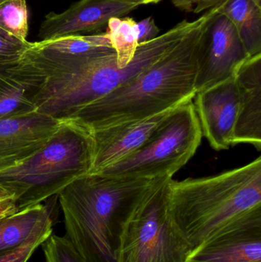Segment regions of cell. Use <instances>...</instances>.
Here are the masks:
<instances>
[{
    "instance_id": "1",
    "label": "cell",
    "mask_w": 261,
    "mask_h": 262,
    "mask_svg": "<svg viewBox=\"0 0 261 262\" xmlns=\"http://www.w3.org/2000/svg\"><path fill=\"white\" fill-rule=\"evenodd\" d=\"M165 54L163 44L153 39L139 45L130 64L121 68L114 50L64 55L30 44L18 64L35 84L29 95L35 112L58 121L82 123L98 101Z\"/></svg>"
},
{
    "instance_id": "3",
    "label": "cell",
    "mask_w": 261,
    "mask_h": 262,
    "mask_svg": "<svg viewBox=\"0 0 261 262\" xmlns=\"http://www.w3.org/2000/svg\"><path fill=\"white\" fill-rule=\"evenodd\" d=\"M218 12L219 6L208 9L167 55L98 101L82 124L99 130L141 121L193 100L204 35Z\"/></svg>"
},
{
    "instance_id": "10",
    "label": "cell",
    "mask_w": 261,
    "mask_h": 262,
    "mask_svg": "<svg viewBox=\"0 0 261 262\" xmlns=\"http://www.w3.org/2000/svg\"><path fill=\"white\" fill-rule=\"evenodd\" d=\"M139 7L116 0H81L61 13L48 14L39 28L41 41L96 32L112 18H121Z\"/></svg>"
},
{
    "instance_id": "17",
    "label": "cell",
    "mask_w": 261,
    "mask_h": 262,
    "mask_svg": "<svg viewBox=\"0 0 261 262\" xmlns=\"http://www.w3.org/2000/svg\"><path fill=\"white\" fill-rule=\"evenodd\" d=\"M49 219H52L50 207L40 203L0 220V252L21 246Z\"/></svg>"
},
{
    "instance_id": "15",
    "label": "cell",
    "mask_w": 261,
    "mask_h": 262,
    "mask_svg": "<svg viewBox=\"0 0 261 262\" xmlns=\"http://www.w3.org/2000/svg\"><path fill=\"white\" fill-rule=\"evenodd\" d=\"M17 63L0 70V120L35 113L29 98L35 84Z\"/></svg>"
},
{
    "instance_id": "16",
    "label": "cell",
    "mask_w": 261,
    "mask_h": 262,
    "mask_svg": "<svg viewBox=\"0 0 261 262\" xmlns=\"http://www.w3.org/2000/svg\"><path fill=\"white\" fill-rule=\"evenodd\" d=\"M219 13L232 23L250 56L261 54V8L252 0H225Z\"/></svg>"
},
{
    "instance_id": "8",
    "label": "cell",
    "mask_w": 261,
    "mask_h": 262,
    "mask_svg": "<svg viewBox=\"0 0 261 262\" xmlns=\"http://www.w3.org/2000/svg\"><path fill=\"white\" fill-rule=\"evenodd\" d=\"M250 57L234 25L218 12L208 24L202 41L196 93L234 78Z\"/></svg>"
},
{
    "instance_id": "22",
    "label": "cell",
    "mask_w": 261,
    "mask_h": 262,
    "mask_svg": "<svg viewBox=\"0 0 261 262\" xmlns=\"http://www.w3.org/2000/svg\"><path fill=\"white\" fill-rule=\"evenodd\" d=\"M31 42L21 41L0 28V64L9 66L21 59Z\"/></svg>"
},
{
    "instance_id": "28",
    "label": "cell",
    "mask_w": 261,
    "mask_h": 262,
    "mask_svg": "<svg viewBox=\"0 0 261 262\" xmlns=\"http://www.w3.org/2000/svg\"><path fill=\"white\" fill-rule=\"evenodd\" d=\"M252 1L254 2V3H255L257 6L261 8V0H252Z\"/></svg>"
},
{
    "instance_id": "6",
    "label": "cell",
    "mask_w": 261,
    "mask_h": 262,
    "mask_svg": "<svg viewBox=\"0 0 261 262\" xmlns=\"http://www.w3.org/2000/svg\"><path fill=\"white\" fill-rule=\"evenodd\" d=\"M172 177L156 181L123 223L117 262H185L192 249L173 226L169 212Z\"/></svg>"
},
{
    "instance_id": "20",
    "label": "cell",
    "mask_w": 261,
    "mask_h": 262,
    "mask_svg": "<svg viewBox=\"0 0 261 262\" xmlns=\"http://www.w3.org/2000/svg\"><path fill=\"white\" fill-rule=\"evenodd\" d=\"M53 232L52 218L38 227L29 239L16 249L0 252V262H28L35 251L41 246Z\"/></svg>"
},
{
    "instance_id": "23",
    "label": "cell",
    "mask_w": 261,
    "mask_h": 262,
    "mask_svg": "<svg viewBox=\"0 0 261 262\" xmlns=\"http://www.w3.org/2000/svg\"><path fill=\"white\" fill-rule=\"evenodd\" d=\"M135 29L139 45L155 39L159 36L158 35L160 32V29L155 23L154 18L152 17H148L139 23H136Z\"/></svg>"
},
{
    "instance_id": "18",
    "label": "cell",
    "mask_w": 261,
    "mask_h": 262,
    "mask_svg": "<svg viewBox=\"0 0 261 262\" xmlns=\"http://www.w3.org/2000/svg\"><path fill=\"white\" fill-rule=\"evenodd\" d=\"M133 18H112L107 23L108 35L117 58L118 66L125 68L134 57L139 46Z\"/></svg>"
},
{
    "instance_id": "25",
    "label": "cell",
    "mask_w": 261,
    "mask_h": 262,
    "mask_svg": "<svg viewBox=\"0 0 261 262\" xmlns=\"http://www.w3.org/2000/svg\"><path fill=\"white\" fill-rule=\"evenodd\" d=\"M178 9L185 12H193L194 9L195 5L198 0H170Z\"/></svg>"
},
{
    "instance_id": "21",
    "label": "cell",
    "mask_w": 261,
    "mask_h": 262,
    "mask_svg": "<svg viewBox=\"0 0 261 262\" xmlns=\"http://www.w3.org/2000/svg\"><path fill=\"white\" fill-rule=\"evenodd\" d=\"M41 246L44 262H85L64 236L52 234Z\"/></svg>"
},
{
    "instance_id": "24",
    "label": "cell",
    "mask_w": 261,
    "mask_h": 262,
    "mask_svg": "<svg viewBox=\"0 0 261 262\" xmlns=\"http://www.w3.org/2000/svg\"><path fill=\"white\" fill-rule=\"evenodd\" d=\"M17 212L15 200L12 195L0 199V220Z\"/></svg>"
},
{
    "instance_id": "4",
    "label": "cell",
    "mask_w": 261,
    "mask_h": 262,
    "mask_svg": "<svg viewBox=\"0 0 261 262\" xmlns=\"http://www.w3.org/2000/svg\"><path fill=\"white\" fill-rule=\"evenodd\" d=\"M88 174L58 193L65 237L85 262H117L121 226L159 179Z\"/></svg>"
},
{
    "instance_id": "5",
    "label": "cell",
    "mask_w": 261,
    "mask_h": 262,
    "mask_svg": "<svg viewBox=\"0 0 261 262\" xmlns=\"http://www.w3.org/2000/svg\"><path fill=\"white\" fill-rule=\"evenodd\" d=\"M94 149L88 127L74 120L61 121L33 155L0 172V186L13 195L17 211L40 204L90 173Z\"/></svg>"
},
{
    "instance_id": "7",
    "label": "cell",
    "mask_w": 261,
    "mask_h": 262,
    "mask_svg": "<svg viewBox=\"0 0 261 262\" xmlns=\"http://www.w3.org/2000/svg\"><path fill=\"white\" fill-rule=\"evenodd\" d=\"M202 138L194 103L190 100L176 107L138 150L98 174L173 178L196 154Z\"/></svg>"
},
{
    "instance_id": "27",
    "label": "cell",
    "mask_w": 261,
    "mask_h": 262,
    "mask_svg": "<svg viewBox=\"0 0 261 262\" xmlns=\"http://www.w3.org/2000/svg\"><path fill=\"white\" fill-rule=\"evenodd\" d=\"M9 194H11L10 192H8V191H6L4 188H3L0 186V199L6 196V195H9Z\"/></svg>"
},
{
    "instance_id": "26",
    "label": "cell",
    "mask_w": 261,
    "mask_h": 262,
    "mask_svg": "<svg viewBox=\"0 0 261 262\" xmlns=\"http://www.w3.org/2000/svg\"><path fill=\"white\" fill-rule=\"evenodd\" d=\"M116 1L122 2V3H128V4L137 5V6H142V5L152 4V3H159L161 0H116Z\"/></svg>"
},
{
    "instance_id": "12",
    "label": "cell",
    "mask_w": 261,
    "mask_h": 262,
    "mask_svg": "<svg viewBox=\"0 0 261 262\" xmlns=\"http://www.w3.org/2000/svg\"><path fill=\"white\" fill-rule=\"evenodd\" d=\"M60 122L36 112L0 120V172L33 155L50 139Z\"/></svg>"
},
{
    "instance_id": "13",
    "label": "cell",
    "mask_w": 261,
    "mask_h": 262,
    "mask_svg": "<svg viewBox=\"0 0 261 262\" xmlns=\"http://www.w3.org/2000/svg\"><path fill=\"white\" fill-rule=\"evenodd\" d=\"M239 108L233 145L248 143L261 150V54L250 57L235 75Z\"/></svg>"
},
{
    "instance_id": "30",
    "label": "cell",
    "mask_w": 261,
    "mask_h": 262,
    "mask_svg": "<svg viewBox=\"0 0 261 262\" xmlns=\"http://www.w3.org/2000/svg\"><path fill=\"white\" fill-rule=\"evenodd\" d=\"M5 1H6V0H0V4H2V3H4Z\"/></svg>"
},
{
    "instance_id": "9",
    "label": "cell",
    "mask_w": 261,
    "mask_h": 262,
    "mask_svg": "<svg viewBox=\"0 0 261 262\" xmlns=\"http://www.w3.org/2000/svg\"><path fill=\"white\" fill-rule=\"evenodd\" d=\"M194 107L202 137L217 151L233 146L239 108L235 76L196 94Z\"/></svg>"
},
{
    "instance_id": "19",
    "label": "cell",
    "mask_w": 261,
    "mask_h": 262,
    "mask_svg": "<svg viewBox=\"0 0 261 262\" xmlns=\"http://www.w3.org/2000/svg\"><path fill=\"white\" fill-rule=\"evenodd\" d=\"M0 28L21 41H27L26 0H6L0 4Z\"/></svg>"
},
{
    "instance_id": "11",
    "label": "cell",
    "mask_w": 261,
    "mask_h": 262,
    "mask_svg": "<svg viewBox=\"0 0 261 262\" xmlns=\"http://www.w3.org/2000/svg\"><path fill=\"white\" fill-rule=\"evenodd\" d=\"M178 107L141 121L92 131L95 149L90 174L101 173L138 150Z\"/></svg>"
},
{
    "instance_id": "14",
    "label": "cell",
    "mask_w": 261,
    "mask_h": 262,
    "mask_svg": "<svg viewBox=\"0 0 261 262\" xmlns=\"http://www.w3.org/2000/svg\"><path fill=\"white\" fill-rule=\"evenodd\" d=\"M185 262H261V226L218 237L192 251Z\"/></svg>"
},
{
    "instance_id": "2",
    "label": "cell",
    "mask_w": 261,
    "mask_h": 262,
    "mask_svg": "<svg viewBox=\"0 0 261 262\" xmlns=\"http://www.w3.org/2000/svg\"><path fill=\"white\" fill-rule=\"evenodd\" d=\"M169 212L192 251L232 231L261 226V157L211 177L172 179Z\"/></svg>"
},
{
    "instance_id": "29",
    "label": "cell",
    "mask_w": 261,
    "mask_h": 262,
    "mask_svg": "<svg viewBox=\"0 0 261 262\" xmlns=\"http://www.w3.org/2000/svg\"><path fill=\"white\" fill-rule=\"evenodd\" d=\"M9 66H12V64H9ZM9 66H3V64H0V70L1 69H4V68L8 67Z\"/></svg>"
}]
</instances>
